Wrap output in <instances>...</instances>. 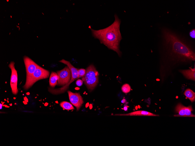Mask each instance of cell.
<instances>
[{
	"label": "cell",
	"mask_w": 195,
	"mask_h": 146,
	"mask_svg": "<svg viewBox=\"0 0 195 146\" xmlns=\"http://www.w3.org/2000/svg\"><path fill=\"white\" fill-rule=\"evenodd\" d=\"M186 106H184L181 103H179L176 106L175 110L178 113L180 116H186Z\"/></svg>",
	"instance_id": "12"
},
{
	"label": "cell",
	"mask_w": 195,
	"mask_h": 146,
	"mask_svg": "<svg viewBox=\"0 0 195 146\" xmlns=\"http://www.w3.org/2000/svg\"><path fill=\"white\" fill-rule=\"evenodd\" d=\"M99 75L98 72L93 65H90L86 68L85 75L82 78V80L90 91L93 90L98 85Z\"/></svg>",
	"instance_id": "4"
},
{
	"label": "cell",
	"mask_w": 195,
	"mask_h": 146,
	"mask_svg": "<svg viewBox=\"0 0 195 146\" xmlns=\"http://www.w3.org/2000/svg\"><path fill=\"white\" fill-rule=\"evenodd\" d=\"M11 71L10 80V85L13 94L17 95L18 92L17 88L18 75L17 71L15 67V63L11 61L8 65Z\"/></svg>",
	"instance_id": "6"
},
{
	"label": "cell",
	"mask_w": 195,
	"mask_h": 146,
	"mask_svg": "<svg viewBox=\"0 0 195 146\" xmlns=\"http://www.w3.org/2000/svg\"><path fill=\"white\" fill-rule=\"evenodd\" d=\"M184 94L191 102H193L195 100V93L189 89H187L184 92Z\"/></svg>",
	"instance_id": "13"
},
{
	"label": "cell",
	"mask_w": 195,
	"mask_h": 146,
	"mask_svg": "<svg viewBox=\"0 0 195 146\" xmlns=\"http://www.w3.org/2000/svg\"><path fill=\"white\" fill-rule=\"evenodd\" d=\"M79 78H82L85 75L86 70L84 68H80L78 70Z\"/></svg>",
	"instance_id": "16"
},
{
	"label": "cell",
	"mask_w": 195,
	"mask_h": 146,
	"mask_svg": "<svg viewBox=\"0 0 195 146\" xmlns=\"http://www.w3.org/2000/svg\"><path fill=\"white\" fill-rule=\"evenodd\" d=\"M195 29H194L191 30L189 32L190 36L193 38H195Z\"/></svg>",
	"instance_id": "18"
},
{
	"label": "cell",
	"mask_w": 195,
	"mask_h": 146,
	"mask_svg": "<svg viewBox=\"0 0 195 146\" xmlns=\"http://www.w3.org/2000/svg\"><path fill=\"white\" fill-rule=\"evenodd\" d=\"M23 60L26 68V78L30 77L40 66L30 58L27 56L23 57Z\"/></svg>",
	"instance_id": "7"
},
{
	"label": "cell",
	"mask_w": 195,
	"mask_h": 146,
	"mask_svg": "<svg viewBox=\"0 0 195 146\" xmlns=\"http://www.w3.org/2000/svg\"><path fill=\"white\" fill-rule=\"evenodd\" d=\"M116 115L120 116H159L150 112L144 110H138L125 114H117Z\"/></svg>",
	"instance_id": "9"
},
{
	"label": "cell",
	"mask_w": 195,
	"mask_h": 146,
	"mask_svg": "<svg viewBox=\"0 0 195 146\" xmlns=\"http://www.w3.org/2000/svg\"><path fill=\"white\" fill-rule=\"evenodd\" d=\"M69 101L72 104L76 107L77 111L79 110L83 103L82 96L79 93L67 91Z\"/></svg>",
	"instance_id": "8"
},
{
	"label": "cell",
	"mask_w": 195,
	"mask_h": 146,
	"mask_svg": "<svg viewBox=\"0 0 195 146\" xmlns=\"http://www.w3.org/2000/svg\"><path fill=\"white\" fill-rule=\"evenodd\" d=\"M60 105L64 110H69L74 109V106L71 103L66 101L61 102L60 103Z\"/></svg>",
	"instance_id": "14"
},
{
	"label": "cell",
	"mask_w": 195,
	"mask_h": 146,
	"mask_svg": "<svg viewBox=\"0 0 195 146\" xmlns=\"http://www.w3.org/2000/svg\"><path fill=\"white\" fill-rule=\"evenodd\" d=\"M59 62L67 65L63 69L56 72L58 76L57 85L63 87L55 89L49 88V92L53 94L65 92L71 83L79 78L78 69L74 67L69 61L62 59Z\"/></svg>",
	"instance_id": "3"
},
{
	"label": "cell",
	"mask_w": 195,
	"mask_h": 146,
	"mask_svg": "<svg viewBox=\"0 0 195 146\" xmlns=\"http://www.w3.org/2000/svg\"><path fill=\"white\" fill-rule=\"evenodd\" d=\"M76 85L79 87L81 86L83 84V81L82 80L79 79L77 80L76 82Z\"/></svg>",
	"instance_id": "17"
},
{
	"label": "cell",
	"mask_w": 195,
	"mask_h": 146,
	"mask_svg": "<svg viewBox=\"0 0 195 146\" xmlns=\"http://www.w3.org/2000/svg\"><path fill=\"white\" fill-rule=\"evenodd\" d=\"M121 89L123 92L127 93L130 91L131 87L129 84H125L122 85Z\"/></svg>",
	"instance_id": "15"
},
{
	"label": "cell",
	"mask_w": 195,
	"mask_h": 146,
	"mask_svg": "<svg viewBox=\"0 0 195 146\" xmlns=\"http://www.w3.org/2000/svg\"><path fill=\"white\" fill-rule=\"evenodd\" d=\"M161 62L163 66L191 63L195 59L192 48L181 36L166 28L161 30Z\"/></svg>",
	"instance_id": "1"
},
{
	"label": "cell",
	"mask_w": 195,
	"mask_h": 146,
	"mask_svg": "<svg viewBox=\"0 0 195 146\" xmlns=\"http://www.w3.org/2000/svg\"><path fill=\"white\" fill-rule=\"evenodd\" d=\"M58 80V76L57 73L52 71L49 80L50 86L52 87H54L57 85Z\"/></svg>",
	"instance_id": "11"
},
{
	"label": "cell",
	"mask_w": 195,
	"mask_h": 146,
	"mask_svg": "<svg viewBox=\"0 0 195 146\" xmlns=\"http://www.w3.org/2000/svg\"><path fill=\"white\" fill-rule=\"evenodd\" d=\"M49 75L48 71L39 66L30 77L26 79L25 84L23 87L25 90L28 89L37 81L48 78Z\"/></svg>",
	"instance_id": "5"
},
{
	"label": "cell",
	"mask_w": 195,
	"mask_h": 146,
	"mask_svg": "<svg viewBox=\"0 0 195 146\" xmlns=\"http://www.w3.org/2000/svg\"><path fill=\"white\" fill-rule=\"evenodd\" d=\"M114 21L108 27L99 30L92 28L90 29L95 38L98 39L101 43L116 52L120 56L121 52L119 50V43L122 39L120 31L121 21L116 15H114Z\"/></svg>",
	"instance_id": "2"
},
{
	"label": "cell",
	"mask_w": 195,
	"mask_h": 146,
	"mask_svg": "<svg viewBox=\"0 0 195 146\" xmlns=\"http://www.w3.org/2000/svg\"><path fill=\"white\" fill-rule=\"evenodd\" d=\"M123 109L125 111H126L128 110V107L127 106H124L123 107Z\"/></svg>",
	"instance_id": "19"
},
{
	"label": "cell",
	"mask_w": 195,
	"mask_h": 146,
	"mask_svg": "<svg viewBox=\"0 0 195 146\" xmlns=\"http://www.w3.org/2000/svg\"><path fill=\"white\" fill-rule=\"evenodd\" d=\"M180 72L187 78L195 80V68H190L187 70H181Z\"/></svg>",
	"instance_id": "10"
},
{
	"label": "cell",
	"mask_w": 195,
	"mask_h": 146,
	"mask_svg": "<svg viewBox=\"0 0 195 146\" xmlns=\"http://www.w3.org/2000/svg\"><path fill=\"white\" fill-rule=\"evenodd\" d=\"M2 104H1V103H0V109H1L2 108Z\"/></svg>",
	"instance_id": "20"
}]
</instances>
